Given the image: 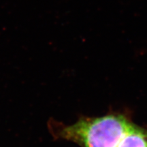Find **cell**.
I'll use <instances>...</instances> for the list:
<instances>
[{"instance_id": "6da1fadb", "label": "cell", "mask_w": 147, "mask_h": 147, "mask_svg": "<svg viewBox=\"0 0 147 147\" xmlns=\"http://www.w3.org/2000/svg\"><path fill=\"white\" fill-rule=\"evenodd\" d=\"M57 136L81 147H147V127L121 114L82 118L61 126Z\"/></svg>"}]
</instances>
